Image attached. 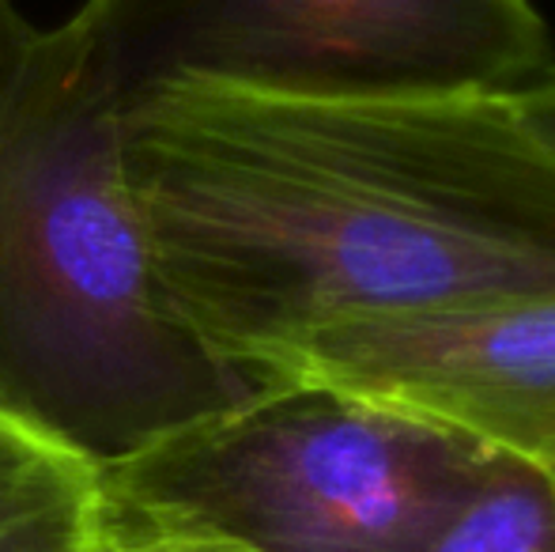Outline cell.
Segmentation results:
<instances>
[{"instance_id":"obj_5","label":"cell","mask_w":555,"mask_h":552,"mask_svg":"<svg viewBox=\"0 0 555 552\" xmlns=\"http://www.w3.org/2000/svg\"><path fill=\"white\" fill-rule=\"evenodd\" d=\"M269 386H325L491 454L555 462V292L491 295L344 325Z\"/></svg>"},{"instance_id":"obj_6","label":"cell","mask_w":555,"mask_h":552,"mask_svg":"<svg viewBox=\"0 0 555 552\" xmlns=\"http://www.w3.org/2000/svg\"><path fill=\"white\" fill-rule=\"evenodd\" d=\"M103 462L0 406V552H95Z\"/></svg>"},{"instance_id":"obj_8","label":"cell","mask_w":555,"mask_h":552,"mask_svg":"<svg viewBox=\"0 0 555 552\" xmlns=\"http://www.w3.org/2000/svg\"><path fill=\"white\" fill-rule=\"evenodd\" d=\"M95 552H242V549L227 545L220 538H208V534L185 530V526L147 518L106 496L103 530H99Z\"/></svg>"},{"instance_id":"obj_3","label":"cell","mask_w":555,"mask_h":552,"mask_svg":"<svg viewBox=\"0 0 555 552\" xmlns=\"http://www.w3.org/2000/svg\"><path fill=\"white\" fill-rule=\"evenodd\" d=\"M499 454L325 386H264L103 465L114 503L242 552H420Z\"/></svg>"},{"instance_id":"obj_1","label":"cell","mask_w":555,"mask_h":552,"mask_svg":"<svg viewBox=\"0 0 555 552\" xmlns=\"http://www.w3.org/2000/svg\"><path fill=\"white\" fill-rule=\"evenodd\" d=\"M125 178L167 314L254 390L366 318L555 292V152L499 95L140 88Z\"/></svg>"},{"instance_id":"obj_4","label":"cell","mask_w":555,"mask_h":552,"mask_svg":"<svg viewBox=\"0 0 555 552\" xmlns=\"http://www.w3.org/2000/svg\"><path fill=\"white\" fill-rule=\"evenodd\" d=\"M125 95L216 80L295 95H499L552 73L533 0H80Z\"/></svg>"},{"instance_id":"obj_9","label":"cell","mask_w":555,"mask_h":552,"mask_svg":"<svg viewBox=\"0 0 555 552\" xmlns=\"http://www.w3.org/2000/svg\"><path fill=\"white\" fill-rule=\"evenodd\" d=\"M506 99H511L514 114L526 121L529 133L555 152V68L544 73L541 80L526 84V88L506 91Z\"/></svg>"},{"instance_id":"obj_7","label":"cell","mask_w":555,"mask_h":552,"mask_svg":"<svg viewBox=\"0 0 555 552\" xmlns=\"http://www.w3.org/2000/svg\"><path fill=\"white\" fill-rule=\"evenodd\" d=\"M420 552H555L552 477L499 454L473 500Z\"/></svg>"},{"instance_id":"obj_2","label":"cell","mask_w":555,"mask_h":552,"mask_svg":"<svg viewBox=\"0 0 555 552\" xmlns=\"http://www.w3.org/2000/svg\"><path fill=\"white\" fill-rule=\"evenodd\" d=\"M125 111L76 15L0 0V406L103 465L254 394L155 292Z\"/></svg>"}]
</instances>
